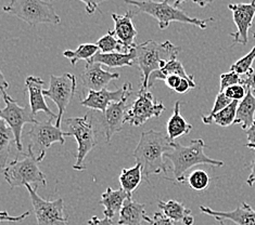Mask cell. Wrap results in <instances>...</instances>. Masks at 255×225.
I'll return each instance as SVG.
<instances>
[{"label": "cell", "instance_id": "29", "mask_svg": "<svg viewBox=\"0 0 255 225\" xmlns=\"http://www.w3.org/2000/svg\"><path fill=\"white\" fill-rule=\"evenodd\" d=\"M99 52V48L94 44H83L76 50H65L63 51V57L70 60L71 64L74 66L78 61H86L88 62L92 60L97 53Z\"/></svg>", "mask_w": 255, "mask_h": 225}, {"label": "cell", "instance_id": "43", "mask_svg": "<svg viewBox=\"0 0 255 225\" xmlns=\"http://www.w3.org/2000/svg\"><path fill=\"white\" fill-rule=\"evenodd\" d=\"M181 79H183V77L180 76H177V75H171L168 76L166 79H165V82L167 84V87L169 89H172L175 91V89L178 87V84L180 83Z\"/></svg>", "mask_w": 255, "mask_h": 225}, {"label": "cell", "instance_id": "34", "mask_svg": "<svg viewBox=\"0 0 255 225\" xmlns=\"http://www.w3.org/2000/svg\"><path fill=\"white\" fill-rule=\"evenodd\" d=\"M233 101L230 100V99H228L227 96L225 95L224 92H218V94L216 95V99H215V102H214L213 108H212V112L210 113V115H208V116H202L203 124L209 125L210 119L213 117L214 115H216L217 113H220L221 111H223L224 108H226Z\"/></svg>", "mask_w": 255, "mask_h": 225}, {"label": "cell", "instance_id": "4", "mask_svg": "<svg viewBox=\"0 0 255 225\" xmlns=\"http://www.w3.org/2000/svg\"><path fill=\"white\" fill-rule=\"evenodd\" d=\"M126 3L133 5L138 12L151 15L159 21L160 29H166L172 22H180L184 24H191V25L198 26L202 29H205L209 22H213V17L209 19H198V17H191L188 15L185 11L169 4L165 1L156 2L153 0H125Z\"/></svg>", "mask_w": 255, "mask_h": 225}, {"label": "cell", "instance_id": "8", "mask_svg": "<svg viewBox=\"0 0 255 225\" xmlns=\"http://www.w3.org/2000/svg\"><path fill=\"white\" fill-rule=\"evenodd\" d=\"M52 119L49 118L46 121H37L27 132L29 139L27 151L32 153L36 160L40 162L46 156V150L53 143H65L64 132L56 125H52Z\"/></svg>", "mask_w": 255, "mask_h": 225}, {"label": "cell", "instance_id": "32", "mask_svg": "<svg viewBox=\"0 0 255 225\" xmlns=\"http://www.w3.org/2000/svg\"><path fill=\"white\" fill-rule=\"evenodd\" d=\"M211 178L204 170H196L188 176V184L194 191L201 192L208 188L210 185Z\"/></svg>", "mask_w": 255, "mask_h": 225}, {"label": "cell", "instance_id": "41", "mask_svg": "<svg viewBox=\"0 0 255 225\" xmlns=\"http://www.w3.org/2000/svg\"><path fill=\"white\" fill-rule=\"evenodd\" d=\"M194 88H196V84L191 83L189 80H187V79L183 78V79H181L180 83L178 84V87L175 89V92H177L179 94H183V93H186L189 89H194Z\"/></svg>", "mask_w": 255, "mask_h": 225}, {"label": "cell", "instance_id": "48", "mask_svg": "<svg viewBox=\"0 0 255 225\" xmlns=\"http://www.w3.org/2000/svg\"><path fill=\"white\" fill-rule=\"evenodd\" d=\"M0 77H1V78H0V79H1V83H0V89H4V90L8 89L10 84H9V82L7 80H5V78H4L2 73H1V74H0Z\"/></svg>", "mask_w": 255, "mask_h": 225}, {"label": "cell", "instance_id": "23", "mask_svg": "<svg viewBox=\"0 0 255 225\" xmlns=\"http://www.w3.org/2000/svg\"><path fill=\"white\" fill-rule=\"evenodd\" d=\"M255 120V95L250 89H248L246 98L239 102L237 108V116L235 124L240 125L244 130H248Z\"/></svg>", "mask_w": 255, "mask_h": 225}, {"label": "cell", "instance_id": "25", "mask_svg": "<svg viewBox=\"0 0 255 225\" xmlns=\"http://www.w3.org/2000/svg\"><path fill=\"white\" fill-rule=\"evenodd\" d=\"M171 75L180 76V77L187 79V80H189L191 83H194V76L187 74L183 64H181L177 59H175V60L169 61V62L165 66H164L163 69L152 73V75L150 76L148 88H152L155 80H164V81H165V79ZM194 84H196V83H194Z\"/></svg>", "mask_w": 255, "mask_h": 225}, {"label": "cell", "instance_id": "37", "mask_svg": "<svg viewBox=\"0 0 255 225\" xmlns=\"http://www.w3.org/2000/svg\"><path fill=\"white\" fill-rule=\"evenodd\" d=\"M144 221L148 222L150 225H175V222L162 214V212H155L152 219L145 216Z\"/></svg>", "mask_w": 255, "mask_h": 225}, {"label": "cell", "instance_id": "50", "mask_svg": "<svg viewBox=\"0 0 255 225\" xmlns=\"http://www.w3.org/2000/svg\"><path fill=\"white\" fill-rule=\"evenodd\" d=\"M217 221H218V223H220V225H226V224H225L224 220H217Z\"/></svg>", "mask_w": 255, "mask_h": 225}, {"label": "cell", "instance_id": "9", "mask_svg": "<svg viewBox=\"0 0 255 225\" xmlns=\"http://www.w3.org/2000/svg\"><path fill=\"white\" fill-rule=\"evenodd\" d=\"M37 219L38 225H69V216L65 214L62 198L46 200L37 194V186L25 185Z\"/></svg>", "mask_w": 255, "mask_h": 225}, {"label": "cell", "instance_id": "31", "mask_svg": "<svg viewBox=\"0 0 255 225\" xmlns=\"http://www.w3.org/2000/svg\"><path fill=\"white\" fill-rule=\"evenodd\" d=\"M97 46L99 48V51L102 53H111V52H123L124 47L115 37L113 30H109L108 34L102 36V37L97 41Z\"/></svg>", "mask_w": 255, "mask_h": 225}, {"label": "cell", "instance_id": "1", "mask_svg": "<svg viewBox=\"0 0 255 225\" xmlns=\"http://www.w3.org/2000/svg\"><path fill=\"white\" fill-rule=\"evenodd\" d=\"M174 143L168 136L162 132L155 130L141 132L132 155L135 157L136 163L141 165L143 176L148 183H150V175L167 173L164 155L173 149Z\"/></svg>", "mask_w": 255, "mask_h": 225}, {"label": "cell", "instance_id": "35", "mask_svg": "<svg viewBox=\"0 0 255 225\" xmlns=\"http://www.w3.org/2000/svg\"><path fill=\"white\" fill-rule=\"evenodd\" d=\"M244 78H241L239 74L236 72L230 71L229 73H225L221 75V84H220V92H224L227 88L236 86V84H242Z\"/></svg>", "mask_w": 255, "mask_h": 225}, {"label": "cell", "instance_id": "49", "mask_svg": "<svg viewBox=\"0 0 255 225\" xmlns=\"http://www.w3.org/2000/svg\"><path fill=\"white\" fill-rule=\"evenodd\" d=\"M164 1L169 3V4H172V5H176L180 1V0H164Z\"/></svg>", "mask_w": 255, "mask_h": 225}, {"label": "cell", "instance_id": "40", "mask_svg": "<svg viewBox=\"0 0 255 225\" xmlns=\"http://www.w3.org/2000/svg\"><path fill=\"white\" fill-rule=\"evenodd\" d=\"M82 2L85 3L86 5V12L88 14H94L96 10L98 9L99 4L102 3L103 1H106V0H81Z\"/></svg>", "mask_w": 255, "mask_h": 225}, {"label": "cell", "instance_id": "46", "mask_svg": "<svg viewBox=\"0 0 255 225\" xmlns=\"http://www.w3.org/2000/svg\"><path fill=\"white\" fill-rule=\"evenodd\" d=\"M185 1H187V0H180V1L175 5V7H179V5L183 3V2H185ZM191 1H193L194 3H197L198 5H200V7L201 8H204V7H206V5L208 4H211L212 2H213V0H191Z\"/></svg>", "mask_w": 255, "mask_h": 225}, {"label": "cell", "instance_id": "22", "mask_svg": "<svg viewBox=\"0 0 255 225\" xmlns=\"http://www.w3.org/2000/svg\"><path fill=\"white\" fill-rule=\"evenodd\" d=\"M147 216L144 205L133 202L131 198H127L120 211L119 225H142L144 217Z\"/></svg>", "mask_w": 255, "mask_h": 225}, {"label": "cell", "instance_id": "39", "mask_svg": "<svg viewBox=\"0 0 255 225\" xmlns=\"http://www.w3.org/2000/svg\"><path fill=\"white\" fill-rule=\"evenodd\" d=\"M246 133L248 137V143L246 144V148L255 151V120L252 126L248 130H246Z\"/></svg>", "mask_w": 255, "mask_h": 225}, {"label": "cell", "instance_id": "42", "mask_svg": "<svg viewBox=\"0 0 255 225\" xmlns=\"http://www.w3.org/2000/svg\"><path fill=\"white\" fill-rule=\"evenodd\" d=\"M28 216H29V211L24 212V214L22 216H20V217H11V216H9L7 214V212L3 211L2 214L0 215V219H1L2 222H4V221H8V222H20V221L24 220V219H25Z\"/></svg>", "mask_w": 255, "mask_h": 225}, {"label": "cell", "instance_id": "38", "mask_svg": "<svg viewBox=\"0 0 255 225\" xmlns=\"http://www.w3.org/2000/svg\"><path fill=\"white\" fill-rule=\"evenodd\" d=\"M242 84L247 89H250L253 93H255V69H251L247 73Z\"/></svg>", "mask_w": 255, "mask_h": 225}, {"label": "cell", "instance_id": "51", "mask_svg": "<svg viewBox=\"0 0 255 225\" xmlns=\"http://www.w3.org/2000/svg\"><path fill=\"white\" fill-rule=\"evenodd\" d=\"M253 37H254V38H255V33H254V34H253Z\"/></svg>", "mask_w": 255, "mask_h": 225}, {"label": "cell", "instance_id": "10", "mask_svg": "<svg viewBox=\"0 0 255 225\" xmlns=\"http://www.w3.org/2000/svg\"><path fill=\"white\" fill-rule=\"evenodd\" d=\"M1 93L3 101L5 103V107L0 111V118L3 119L5 121V124H7L11 128V130L13 131L16 149L22 153L23 127L25 124L35 125L37 123V120L35 119V115L32 112L31 106H20L15 100H13L10 95L7 94L4 89H1Z\"/></svg>", "mask_w": 255, "mask_h": 225}, {"label": "cell", "instance_id": "3", "mask_svg": "<svg viewBox=\"0 0 255 225\" xmlns=\"http://www.w3.org/2000/svg\"><path fill=\"white\" fill-rule=\"evenodd\" d=\"M205 143L202 139L192 140L188 147H184L179 143H174L173 149L168 150L164 157L171 160L173 165V174L177 182H185L186 172L194 166L198 165H212L223 167L224 162L213 159L206 156L204 153Z\"/></svg>", "mask_w": 255, "mask_h": 225}, {"label": "cell", "instance_id": "21", "mask_svg": "<svg viewBox=\"0 0 255 225\" xmlns=\"http://www.w3.org/2000/svg\"><path fill=\"white\" fill-rule=\"evenodd\" d=\"M90 62L100 63L106 65L110 69L123 68V66H132L136 63V50L123 53V52H111V53H102L98 52L96 56L89 60Z\"/></svg>", "mask_w": 255, "mask_h": 225}, {"label": "cell", "instance_id": "33", "mask_svg": "<svg viewBox=\"0 0 255 225\" xmlns=\"http://www.w3.org/2000/svg\"><path fill=\"white\" fill-rule=\"evenodd\" d=\"M254 60H255V47H253L251 51L248 54H246L244 58L236 61V62L230 66V71L236 72L237 74L239 75H246L247 73L252 69V64L254 62Z\"/></svg>", "mask_w": 255, "mask_h": 225}, {"label": "cell", "instance_id": "20", "mask_svg": "<svg viewBox=\"0 0 255 225\" xmlns=\"http://www.w3.org/2000/svg\"><path fill=\"white\" fill-rule=\"evenodd\" d=\"M127 198L130 197L127 195V193L122 187L119 188V190H112L111 187H108L99 200V205L105 207V210H103L105 217L111 219V220L114 219L115 215L122 209Z\"/></svg>", "mask_w": 255, "mask_h": 225}, {"label": "cell", "instance_id": "19", "mask_svg": "<svg viewBox=\"0 0 255 225\" xmlns=\"http://www.w3.org/2000/svg\"><path fill=\"white\" fill-rule=\"evenodd\" d=\"M25 87L27 89V93L29 96V106H31L33 114L36 115L38 112H44L47 115H49L50 118L57 120L58 115L51 112V109L48 107L45 101L44 90H42L44 80L39 77L28 76L25 79Z\"/></svg>", "mask_w": 255, "mask_h": 225}, {"label": "cell", "instance_id": "6", "mask_svg": "<svg viewBox=\"0 0 255 225\" xmlns=\"http://www.w3.org/2000/svg\"><path fill=\"white\" fill-rule=\"evenodd\" d=\"M23 159H15L9 162L3 169V176L11 188L25 186L27 184L38 186L47 185L45 173L38 168V161L32 153L22 154Z\"/></svg>", "mask_w": 255, "mask_h": 225}, {"label": "cell", "instance_id": "14", "mask_svg": "<svg viewBox=\"0 0 255 225\" xmlns=\"http://www.w3.org/2000/svg\"><path fill=\"white\" fill-rule=\"evenodd\" d=\"M131 91L132 90L127 91L126 94L121 101L111 103L107 108V111L103 113L102 126L108 142L111 141V138L115 133L122 130V127L125 124V117L127 114V101H128L129 95L131 94Z\"/></svg>", "mask_w": 255, "mask_h": 225}, {"label": "cell", "instance_id": "13", "mask_svg": "<svg viewBox=\"0 0 255 225\" xmlns=\"http://www.w3.org/2000/svg\"><path fill=\"white\" fill-rule=\"evenodd\" d=\"M228 9L232 10L237 32L230 34L234 44L247 45L249 41V29L251 28L255 17V0L250 3H230Z\"/></svg>", "mask_w": 255, "mask_h": 225}, {"label": "cell", "instance_id": "7", "mask_svg": "<svg viewBox=\"0 0 255 225\" xmlns=\"http://www.w3.org/2000/svg\"><path fill=\"white\" fill-rule=\"evenodd\" d=\"M65 124L68 126V131L64 132L65 137H74L77 142L76 162L73 168L77 171H83L86 169L84 165L85 158L98 143L93 121L88 115H85L83 117L66 118Z\"/></svg>", "mask_w": 255, "mask_h": 225}, {"label": "cell", "instance_id": "16", "mask_svg": "<svg viewBox=\"0 0 255 225\" xmlns=\"http://www.w3.org/2000/svg\"><path fill=\"white\" fill-rule=\"evenodd\" d=\"M136 15V12L128 10L125 14L120 15L117 13H112V19L114 21V35L119 39L121 44L124 47V51L127 53L135 49L137 29L132 23V17Z\"/></svg>", "mask_w": 255, "mask_h": 225}, {"label": "cell", "instance_id": "44", "mask_svg": "<svg viewBox=\"0 0 255 225\" xmlns=\"http://www.w3.org/2000/svg\"><path fill=\"white\" fill-rule=\"evenodd\" d=\"M87 223H88V225H113L111 219H109V218L99 219L96 216H94L92 219H90V220H88Z\"/></svg>", "mask_w": 255, "mask_h": 225}, {"label": "cell", "instance_id": "12", "mask_svg": "<svg viewBox=\"0 0 255 225\" xmlns=\"http://www.w3.org/2000/svg\"><path fill=\"white\" fill-rule=\"evenodd\" d=\"M165 109L162 102H154L152 93L149 91L139 90L136 100L127 111L125 123L135 127L141 126L151 118L160 117Z\"/></svg>", "mask_w": 255, "mask_h": 225}, {"label": "cell", "instance_id": "2", "mask_svg": "<svg viewBox=\"0 0 255 225\" xmlns=\"http://www.w3.org/2000/svg\"><path fill=\"white\" fill-rule=\"evenodd\" d=\"M136 63L142 73L141 91H148L150 76L155 71L163 69L169 61L177 59L181 48L173 45L171 41L157 42L154 40L144 41L135 48Z\"/></svg>", "mask_w": 255, "mask_h": 225}, {"label": "cell", "instance_id": "5", "mask_svg": "<svg viewBox=\"0 0 255 225\" xmlns=\"http://www.w3.org/2000/svg\"><path fill=\"white\" fill-rule=\"evenodd\" d=\"M3 11L17 16L29 26L61 23L53 5L44 0H11L9 4L4 5Z\"/></svg>", "mask_w": 255, "mask_h": 225}, {"label": "cell", "instance_id": "15", "mask_svg": "<svg viewBox=\"0 0 255 225\" xmlns=\"http://www.w3.org/2000/svg\"><path fill=\"white\" fill-rule=\"evenodd\" d=\"M129 90H132V86L129 82H126L122 88L117 91H109L107 88L100 91L89 90L86 99L82 100L81 104L87 108L94 109V111H100L105 113L111 103L122 100L127 91Z\"/></svg>", "mask_w": 255, "mask_h": 225}, {"label": "cell", "instance_id": "26", "mask_svg": "<svg viewBox=\"0 0 255 225\" xmlns=\"http://www.w3.org/2000/svg\"><path fill=\"white\" fill-rule=\"evenodd\" d=\"M142 167L139 163H136L135 167L129 168V169H123L122 172L120 174V184L121 187L127 193L131 198L132 193L135 192L136 188L140 185L141 180H142Z\"/></svg>", "mask_w": 255, "mask_h": 225}, {"label": "cell", "instance_id": "30", "mask_svg": "<svg viewBox=\"0 0 255 225\" xmlns=\"http://www.w3.org/2000/svg\"><path fill=\"white\" fill-rule=\"evenodd\" d=\"M238 105H239V101H233L226 108H224L223 111L214 115V116L210 119L209 125H211L212 123H215L218 126L228 127L230 125L235 124Z\"/></svg>", "mask_w": 255, "mask_h": 225}, {"label": "cell", "instance_id": "27", "mask_svg": "<svg viewBox=\"0 0 255 225\" xmlns=\"http://www.w3.org/2000/svg\"><path fill=\"white\" fill-rule=\"evenodd\" d=\"M157 206L163 211V214L167 218L171 219L174 222H183L184 218L188 215H191V210L185 207V205L177 200H167V202H163L159 200Z\"/></svg>", "mask_w": 255, "mask_h": 225}, {"label": "cell", "instance_id": "18", "mask_svg": "<svg viewBox=\"0 0 255 225\" xmlns=\"http://www.w3.org/2000/svg\"><path fill=\"white\" fill-rule=\"evenodd\" d=\"M199 208L203 214L213 217L216 220H230L237 225H255V208L247 203H242L232 211H215L205 206H200Z\"/></svg>", "mask_w": 255, "mask_h": 225}, {"label": "cell", "instance_id": "17", "mask_svg": "<svg viewBox=\"0 0 255 225\" xmlns=\"http://www.w3.org/2000/svg\"><path fill=\"white\" fill-rule=\"evenodd\" d=\"M119 73H111L103 70L102 64L96 62H86V68L81 75V81L85 88L94 91H100L107 88V86L113 79L120 78Z\"/></svg>", "mask_w": 255, "mask_h": 225}, {"label": "cell", "instance_id": "45", "mask_svg": "<svg viewBox=\"0 0 255 225\" xmlns=\"http://www.w3.org/2000/svg\"><path fill=\"white\" fill-rule=\"evenodd\" d=\"M250 167H251V173L247 179V184L252 187L255 184V158L252 160Z\"/></svg>", "mask_w": 255, "mask_h": 225}, {"label": "cell", "instance_id": "24", "mask_svg": "<svg viewBox=\"0 0 255 225\" xmlns=\"http://www.w3.org/2000/svg\"><path fill=\"white\" fill-rule=\"evenodd\" d=\"M180 104V101L175 103L172 117L167 121V136L173 142L179 137L187 136L192 130V125L188 124L185 118L181 116Z\"/></svg>", "mask_w": 255, "mask_h": 225}, {"label": "cell", "instance_id": "47", "mask_svg": "<svg viewBox=\"0 0 255 225\" xmlns=\"http://www.w3.org/2000/svg\"><path fill=\"white\" fill-rule=\"evenodd\" d=\"M183 223H184V225H193L194 218L192 217V215H188L184 218Z\"/></svg>", "mask_w": 255, "mask_h": 225}, {"label": "cell", "instance_id": "28", "mask_svg": "<svg viewBox=\"0 0 255 225\" xmlns=\"http://www.w3.org/2000/svg\"><path fill=\"white\" fill-rule=\"evenodd\" d=\"M12 140H14L13 131L5 124V121L1 119L0 120V167L2 170L8 165L7 160L11 151L10 144Z\"/></svg>", "mask_w": 255, "mask_h": 225}, {"label": "cell", "instance_id": "11", "mask_svg": "<svg viewBox=\"0 0 255 225\" xmlns=\"http://www.w3.org/2000/svg\"><path fill=\"white\" fill-rule=\"evenodd\" d=\"M76 86L77 79L70 73H65L61 76L50 75L49 88L44 90V95L45 98L52 100L58 106V118L56 120L58 128L61 126L65 109L76 92Z\"/></svg>", "mask_w": 255, "mask_h": 225}, {"label": "cell", "instance_id": "36", "mask_svg": "<svg viewBox=\"0 0 255 225\" xmlns=\"http://www.w3.org/2000/svg\"><path fill=\"white\" fill-rule=\"evenodd\" d=\"M225 95L232 101H242L248 93V89L244 86V84H236V86H232L227 88L224 91Z\"/></svg>", "mask_w": 255, "mask_h": 225}]
</instances>
